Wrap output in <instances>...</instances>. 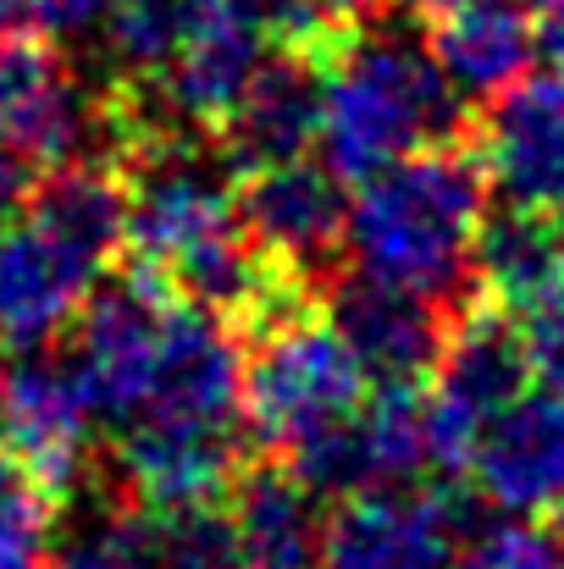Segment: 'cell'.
Returning <instances> with one entry per match:
<instances>
[{
	"label": "cell",
	"instance_id": "6da1fadb",
	"mask_svg": "<svg viewBox=\"0 0 564 569\" xmlns=\"http://www.w3.org/2000/svg\"><path fill=\"white\" fill-rule=\"evenodd\" d=\"M321 67V161L360 183L382 167L454 144L471 128L465 94L437 67L426 28H409L387 0L338 17V28L316 44Z\"/></svg>",
	"mask_w": 564,
	"mask_h": 569
},
{
	"label": "cell",
	"instance_id": "7a4b0ae2",
	"mask_svg": "<svg viewBox=\"0 0 564 569\" xmlns=\"http://www.w3.org/2000/svg\"><path fill=\"white\" fill-rule=\"evenodd\" d=\"M487 178L465 139L415 150L355 183L349 254L360 271L459 310L476 299V238L487 221Z\"/></svg>",
	"mask_w": 564,
	"mask_h": 569
},
{
	"label": "cell",
	"instance_id": "3957f363",
	"mask_svg": "<svg viewBox=\"0 0 564 569\" xmlns=\"http://www.w3.org/2000/svg\"><path fill=\"white\" fill-rule=\"evenodd\" d=\"M372 392L366 366L316 305H299L249 332L244 355V420L249 437L271 453L310 442L316 431L349 420Z\"/></svg>",
	"mask_w": 564,
	"mask_h": 569
},
{
	"label": "cell",
	"instance_id": "277c9868",
	"mask_svg": "<svg viewBox=\"0 0 564 569\" xmlns=\"http://www.w3.org/2000/svg\"><path fill=\"white\" fill-rule=\"evenodd\" d=\"M532 387V360L521 338V316L493 299H465L454 310L448 343L426 381V426L437 476H465L482 426Z\"/></svg>",
	"mask_w": 564,
	"mask_h": 569
},
{
	"label": "cell",
	"instance_id": "5b68a950",
	"mask_svg": "<svg viewBox=\"0 0 564 569\" xmlns=\"http://www.w3.org/2000/svg\"><path fill=\"white\" fill-rule=\"evenodd\" d=\"M172 310H178V288L156 266L122 260L117 277L95 282V293L72 316L67 360L83 392L95 398L100 420H128L150 398Z\"/></svg>",
	"mask_w": 564,
	"mask_h": 569
},
{
	"label": "cell",
	"instance_id": "8992f818",
	"mask_svg": "<svg viewBox=\"0 0 564 569\" xmlns=\"http://www.w3.org/2000/svg\"><path fill=\"white\" fill-rule=\"evenodd\" d=\"M244 431L238 420H188V415H128L100 487L145 515L194 509V503H227L232 481L244 476Z\"/></svg>",
	"mask_w": 564,
	"mask_h": 569
},
{
	"label": "cell",
	"instance_id": "52a82bcc",
	"mask_svg": "<svg viewBox=\"0 0 564 569\" xmlns=\"http://www.w3.org/2000/svg\"><path fill=\"white\" fill-rule=\"evenodd\" d=\"M95 133H106L100 83L78 72L56 33L0 22V144L50 172L89 156Z\"/></svg>",
	"mask_w": 564,
	"mask_h": 569
},
{
	"label": "cell",
	"instance_id": "ba28073f",
	"mask_svg": "<svg viewBox=\"0 0 564 569\" xmlns=\"http://www.w3.org/2000/svg\"><path fill=\"white\" fill-rule=\"evenodd\" d=\"M95 420L100 409L83 392L67 349L56 355L50 343H33L0 366V437L33 465V476L50 487L61 509L95 487Z\"/></svg>",
	"mask_w": 564,
	"mask_h": 569
},
{
	"label": "cell",
	"instance_id": "9c48e42d",
	"mask_svg": "<svg viewBox=\"0 0 564 569\" xmlns=\"http://www.w3.org/2000/svg\"><path fill=\"white\" fill-rule=\"evenodd\" d=\"M238 221L255 249L288 277L327 288L349 249V193L327 161L294 156L238 178Z\"/></svg>",
	"mask_w": 564,
	"mask_h": 569
},
{
	"label": "cell",
	"instance_id": "30bf717a",
	"mask_svg": "<svg viewBox=\"0 0 564 569\" xmlns=\"http://www.w3.org/2000/svg\"><path fill=\"white\" fill-rule=\"evenodd\" d=\"M465 515L448 487L409 481L338 498L321 526V569H448Z\"/></svg>",
	"mask_w": 564,
	"mask_h": 569
},
{
	"label": "cell",
	"instance_id": "8fae6325",
	"mask_svg": "<svg viewBox=\"0 0 564 569\" xmlns=\"http://www.w3.org/2000/svg\"><path fill=\"white\" fill-rule=\"evenodd\" d=\"M465 144L487 178V189L504 204L564 216V78H521L504 94H493L471 128Z\"/></svg>",
	"mask_w": 564,
	"mask_h": 569
},
{
	"label": "cell",
	"instance_id": "7c38bea8",
	"mask_svg": "<svg viewBox=\"0 0 564 569\" xmlns=\"http://www.w3.org/2000/svg\"><path fill=\"white\" fill-rule=\"evenodd\" d=\"M321 310L366 366L372 387H426L454 327L448 305L382 282L372 271H349V277L333 271V282L321 288Z\"/></svg>",
	"mask_w": 564,
	"mask_h": 569
},
{
	"label": "cell",
	"instance_id": "4fadbf2b",
	"mask_svg": "<svg viewBox=\"0 0 564 569\" xmlns=\"http://www.w3.org/2000/svg\"><path fill=\"white\" fill-rule=\"evenodd\" d=\"M482 503L498 515H537L564 520V392L560 387H526L515 403H504L465 465Z\"/></svg>",
	"mask_w": 564,
	"mask_h": 569
},
{
	"label": "cell",
	"instance_id": "5bb4252c",
	"mask_svg": "<svg viewBox=\"0 0 564 569\" xmlns=\"http://www.w3.org/2000/svg\"><path fill=\"white\" fill-rule=\"evenodd\" d=\"M106 277L100 260H89L78 243L17 210L0 232V338L6 349L50 343L72 327L95 282Z\"/></svg>",
	"mask_w": 564,
	"mask_h": 569
},
{
	"label": "cell",
	"instance_id": "9a60e30c",
	"mask_svg": "<svg viewBox=\"0 0 564 569\" xmlns=\"http://www.w3.org/2000/svg\"><path fill=\"white\" fill-rule=\"evenodd\" d=\"M321 144V67L305 50H266L244 94L216 128V150L232 178L310 156Z\"/></svg>",
	"mask_w": 564,
	"mask_h": 569
},
{
	"label": "cell",
	"instance_id": "2e32d148",
	"mask_svg": "<svg viewBox=\"0 0 564 569\" xmlns=\"http://www.w3.org/2000/svg\"><path fill=\"white\" fill-rule=\"evenodd\" d=\"M426 44L465 100H493L526 78L537 56L532 0H465L426 17Z\"/></svg>",
	"mask_w": 564,
	"mask_h": 569
},
{
	"label": "cell",
	"instance_id": "e0dca14e",
	"mask_svg": "<svg viewBox=\"0 0 564 569\" xmlns=\"http://www.w3.org/2000/svg\"><path fill=\"white\" fill-rule=\"evenodd\" d=\"M244 569H321V498L277 459L244 465L227 492Z\"/></svg>",
	"mask_w": 564,
	"mask_h": 569
},
{
	"label": "cell",
	"instance_id": "ac0fdd59",
	"mask_svg": "<svg viewBox=\"0 0 564 569\" xmlns=\"http://www.w3.org/2000/svg\"><path fill=\"white\" fill-rule=\"evenodd\" d=\"M564 288V216L504 204L487 210L476 238V293L526 316L548 293Z\"/></svg>",
	"mask_w": 564,
	"mask_h": 569
},
{
	"label": "cell",
	"instance_id": "d6986e66",
	"mask_svg": "<svg viewBox=\"0 0 564 569\" xmlns=\"http://www.w3.org/2000/svg\"><path fill=\"white\" fill-rule=\"evenodd\" d=\"M199 0H111L100 17V50L106 78L117 83H150L194 28Z\"/></svg>",
	"mask_w": 564,
	"mask_h": 569
},
{
	"label": "cell",
	"instance_id": "ffe728a7",
	"mask_svg": "<svg viewBox=\"0 0 564 569\" xmlns=\"http://www.w3.org/2000/svg\"><path fill=\"white\" fill-rule=\"evenodd\" d=\"M50 569H156L150 515L100 487V509L78 526V537L50 559Z\"/></svg>",
	"mask_w": 564,
	"mask_h": 569
},
{
	"label": "cell",
	"instance_id": "44dd1931",
	"mask_svg": "<svg viewBox=\"0 0 564 569\" xmlns=\"http://www.w3.org/2000/svg\"><path fill=\"white\" fill-rule=\"evenodd\" d=\"M150 542H156V569H244L238 526L227 503L150 515Z\"/></svg>",
	"mask_w": 564,
	"mask_h": 569
},
{
	"label": "cell",
	"instance_id": "7402d4cb",
	"mask_svg": "<svg viewBox=\"0 0 564 569\" xmlns=\"http://www.w3.org/2000/svg\"><path fill=\"white\" fill-rule=\"evenodd\" d=\"M448 569H564V520L504 515L498 526L471 531Z\"/></svg>",
	"mask_w": 564,
	"mask_h": 569
},
{
	"label": "cell",
	"instance_id": "603a6c76",
	"mask_svg": "<svg viewBox=\"0 0 564 569\" xmlns=\"http://www.w3.org/2000/svg\"><path fill=\"white\" fill-rule=\"evenodd\" d=\"M232 6L266 39V50H305V56H316V44L338 28V11L327 0H232Z\"/></svg>",
	"mask_w": 564,
	"mask_h": 569
},
{
	"label": "cell",
	"instance_id": "cb8c5ba5",
	"mask_svg": "<svg viewBox=\"0 0 564 569\" xmlns=\"http://www.w3.org/2000/svg\"><path fill=\"white\" fill-rule=\"evenodd\" d=\"M61 515V503L50 498V487L33 476V465L0 437V526H33L50 531Z\"/></svg>",
	"mask_w": 564,
	"mask_h": 569
},
{
	"label": "cell",
	"instance_id": "d4e9b609",
	"mask_svg": "<svg viewBox=\"0 0 564 569\" xmlns=\"http://www.w3.org/2000/svg\"><path fill=\"white\" fill-rule=\"evenodd\" d=\"M521 338H526V360H532V381L560 387L564 392V288L548 293L543 305H532L521 316Z\"/></svg>",
	"mask_w": 564,
	"mask_h": 569
},
{
	"label": "cell",
	"instance_id": "484cf974",
	"mask_svg": "<svg viewBox=\"0 0 564 569\" xmlns=\"http://www.w3.org/2000/svg\"><path fill=\"white\" fill-rule=\"evenodd\" d=\"M111 0H0V22L11 28H39V33H78L106 17Z\"/></svg>",
	"mask_w": 564,
	"mask_h": 569
},
{
	"label": "cell",
	"instance_id": "4316f807",
	"mask_svg": "<svg viewBox=\"0 0 564 569\" xmlns=\"http://www.w3.org/2000/svg\"><path fill=\"white\" fill-rule=\"evenodd\" d=\"M0 569H50L44 531L33 526H0Z\"/></svg>",
	"mask_w": 564,
	"mask_h": 569
},
{
	"label": "cell",
	"instance_id": "83f0119b",
	"mask_svg": "<svg viewBox=\"0 0 564 569\" xmlns=\"http://www.w3.org/2000/svg\"><path fill=\"white\" fill-rule=\"evenodd\" d=\"M532 28H537V56L564 78V0H532Z\"/></svg>",
	"mask_w": 564,
	"mask_h": 569
},
{
	"label": "cell",
	"instance_id": "f1b7e54d",
	"mask_svg": "<svg viewBox=\"0 0 564 569\" xmlns=\"http://www.w3.org/2000/svg\"><path fill=\"white\" fill-rule=\"evenodd\" d=\"M404 11H415V17H437V11H454V6H465V0H398Z\"/></svg>",
	"mask_w": 564,
	"mask_h": 569
},
{
	"label": "cell",
	"instance_id": "f546056e",
	"mask_svg": "<svg viewBox=\"0 0 564 569\" xmlns=\"http://www.w3.org/2000/svg\"><path fill=\"white\" fill-rule=\"evenodd\" d=\"M338 17H360V11H372V6H382V0H327Z\"/></svg>",
	"mask_w": 564,
	"mask_h": 569
},
{
	"label": "cell",
	"instance_id": "4dcf8cb0",
	"mask_svg": "<svg viewBox=\"0 0 564 569\" xmlns=\"http://www.w3.org/2000/svg\"><path fill=\"white\" fill-rule=\"evenodd\" d=\"M0 366H6V338H0Z\"/></svg>",
	"mask_w": 564,
	"mask_h": 569
}]
</instances>
